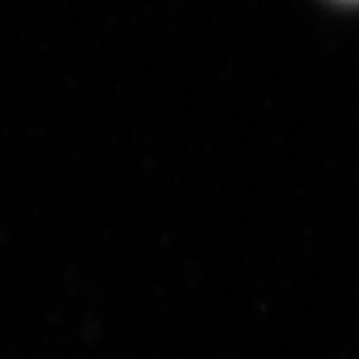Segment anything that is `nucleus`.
<instances>
[{
    "label": "nucleus",
    "mask_w": 359,
    "mask_h": 359,
    "mask_svg": "<svg viewBox=\"0 0 359 359\" xmlns=\"http://www.w3.org/2000/svg\"><path fill=\"white\" fill-rule=\"evenodd\" d=\"M349 3H357V0H349Z\"/></svg>",
    "instance_id": "obj_1"
}]
</instances>
